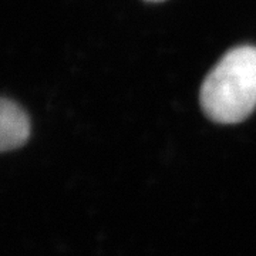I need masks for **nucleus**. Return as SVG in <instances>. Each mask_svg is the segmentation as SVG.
I'll use <instances>...</instances> for the list:
<instances>
[{
  "instance_id": "obj_1",
  "label": "nucleus",
  "mask_w": 256,
  "mask_h": 256,
  "mask_svg": "<svg viewBox=\"0 0 256 256\" xmlns=\"http://www.w3.org/2000/svg\"><path fill=\"white\" fill-rule=\"evenodd\" d=\"M200 101L205 116L220 124H236L256 107V47L229 50L202 82Z\"/></svg>"
},
{
  "instance_id": "obj_2",
  "label": "nucleus",
  "mask_w": 256,
  "mask_h": 256,
  "mask_svg": "<svg viewBox=\"0 0 256 256\" xmlns=\"http://www.w3.org/2000/svg\"><path fill=\"white\" fill-rule=\"evenodd\" d=\"M30 137V120L14 101H0V148L10 151L22 146Z\"/></svg>"
},
{
  "instance_id": "obj_3",
  "label": "nucleus",
  "mask_w": 256,
  "mask_h": 256,
  "mask_svg": "<svg viewBox=\"0 0 256 256\" xmlns=\"http://www.w3.org/2000/svg\"><path fill=\"white\" fill-rule=\"evenodd\" d=\"M148 2H162V0H148Z\"/></svg>"
}]
</instances>
